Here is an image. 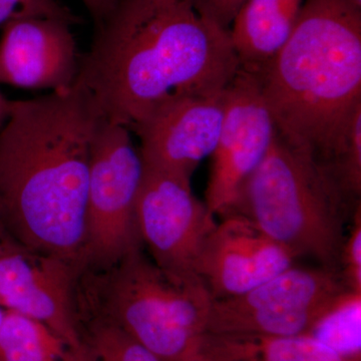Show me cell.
Listing matches in <instances>:
<instances>
[{
  "label": "cell",
  "instance_id": "cell-1",
  "mask_svg": "<svg viewBox=\"0 0 361 361\" xmlns=\"http://www.w3.org/2000/svg\"><path fill=\"white\" fill-rule=\"evenodd\" d=\"M103 120L77 80L68 90L11 102L0 130V226L14 243L82 271L90 154Z\"/></svg>",
  "mask_w": 361,
  "mask_h": 361
},
{
  "label": "cell",
  "instance_id": "cell-2",
  "mask_svg": "<svg viewBox=\"0 0 361 361\" xmlns=\"http://www.w3.org/2000/svg\"><path fill=\"white\" fill-rule=\"evenodd\" d=\"M239 68L229 30L185 0H116L94 25L78 80L104 120L130 130L169 97L225 90Z\"/></svg>",
  "mask_w": 361,
  "mask_h": 361
},
{
  "label": "cell",
  "instance_id": "cell-3",
  "mask_svg": "<svg viewBox=\"0 0 361 361\" xmlns=\"http://www.w3.org/2000/svg\"><path fill=\"white\" fill-rule=\"evenodd\" d=\"M256 75L280 139L334 168L361 110V8L304 0L286 44Z\"/></svg>",
  "mask_w": 361,
  "mask_h": 361
},
{
  "label": "cell",
  "instance_id": "cell-4",
  "mask_svg": "<svg viewBox=\"0 0 361 361\" xmlns=\"http://www.w3.org/2000/svg\"><path fill=\"white\" fill-rule=\"evenodd\" d=\"M360 204L329 167L291 148L275 133L269 151L228 214L252 221L296 259L312 258L338 270L346 225Z\"/></svg>",
  "mask_w": 361,
  "mask_h": 361
},
{
  "label": "cell",
  "instance_id": "cell-5",
  "mask_svg": "<svg viewBox=\"0 0 361 361\" xmlns=\"http://www.w3.org/2000/svg\"><path fill=\"white\" fill-rule=\"evenodd\" d=\"M94 273L96 317L120 327L161 361L198 355L213 303L200 279L169 274L142 249Z\"/></svg>",
  "mask_w": 361,
  "mask_h": 361
},
{
  "label": "cell",
  "instance_id": "cell-6",
  "mask_svg": "<svg viewBox=\"0 0 361 361\" xmlns=\"http://www.w3.org/2000/svg\"><path fill=\"white\" fill-rule=\"evenodd\" d=\"M142 161L127 128L102 121L92 142L85 205L84 273L102 272L142 249L135 205Z\"/></svg>",
  "mask_w": 361,
  "mask_h": 361
},
{
  "label": "cell",
  "instance_id": "cell-7",
  "mask_svg": "<svg viewBox=\"0 0 361 361\" xmlns=\"http://www.w3.org/2000/svg\"><path fill=\"white\" fill-rule=\"evenodd\" d=\"M349 291L353 290L338 270L292 265L246 293L213 300L207 332L270 337L308 334Z\"/></svg>",
  "mask_w": 361,
  "mask_h": 361
},
{
  "label": "cell",
  "instance_id": "cell-8",
  "mask_svg": "<svg viewBox=\"0 0 361 361\" xmlns=\"http://www.w3.org/2000/svg\"><path fill=\"white\" fill-rule=\"evenodd\" d=\"M135 217L142 246L156 265L173 276L200 279L197 263L217 221L193 194L191 180L144 167Z\"/></svg>",
  "mask_w": 361,
  "mask_h": 361
},
{
  "label": "cell",
  "instance_id": "cell-9",
  "mask_svg": "<svg viewBox=\"0 0 361 361\" xmlns=\"http://www.w3.org/2000/svg\"><path fill=\"white\" fill-rule=\"evenodd\" d=\"M82 274L71 261L28 250L11 239L0 254V306L42 323L92 360L78 325Z\"/></svg>",
  "mask_w": 361,
  "mask_h": 361
},
{
  "label": "cell",
  "instance_id": "cell-10",
  "mask_svg": "<svg viewBox=\"0 0 361 361\" xmlns=\"http://www.w3.org/2000/svg\"><path fill=\"white\" fill-rule=\"evenodd\" d=\"M274 121L255 73L239 68L226 87L224 116L205 192L215 216L231 210L240 190L260 165L274 139Z\"/></svg>",
  "mask_w": 361,
  "mask_h": 361
},
{
  "label": "cell",
  "instance_id": "cell-11",
  "mask_svg": "<svg viewBox=\"0 0 361 361\" xmlns=\"http://www.w3.org/2000/svg\"><path fill=\"white\" fill-rule=\"evenodd\" d=\"M226 89L210 94H176L157 104L130 132L139 137L142 166L191 180L217 145Z\"/></svg>",
  "mask_w": 361,
  "mask_h": 361
},
{
  "label": "cell",
  "instance_id": "cell-12",
  "mask_svg": "<svg viewBox=\"0 0 361 361\" xmlns=\"http://www.w3.org/2000/svg\"><path fill=\"white\" fill-rule=\"evenodd\" d=\"M295 260L252 221L227 214L207 238L196 273L213 300H222L252 290Z\"/></svg>",
  "mask_w": 361,
  "mask_h": 361
},
{
  "label": "cell",
  "instance_id": "cell-13",
  "mask_svg": "<svg viewBox=\"0 0 361 361\" xmlns=\"http://www.w3.org/2000/svg\"><path fill=\"white\" fill-rule=\"evenodd\" d=\"M71 26L54 18H21L2 26L0 84L51 92L73 87L82 56Z\"/></svg>",
  "mask_w": 361,
  "mask_h": 361
},
{
  "label": "cell",
  "instance_id": "cell-14",
  "mask_svg": "<svg viewBox=\"0 0 361 361\" xmlns=\"http://www.w3.org/2000/svg\"><path fill=\"white\" fill-rule=\"evenodd\" d=\"M304 0H246L230 26L240 68L261 73L293 32Z\"/></svg>",
  "mask_w": 361,
  "mask_h": 361
},
{
  "label": "cell",
  "instance_id": "cell-15",
  "mask_svg": "<svg viewBox=\"0 0 361 361\" xmlns=\"http://www.w3.org/2000/svg\"><path fill=\"white\" fill-rule=\"evenodd\" d=\"M0 361H92L44 324L6 311L0 325Z\"/></svg>",
  "mask_w": 361,
  "mask_h": 361
},
{
  "label": "cell",
  "instance_id": "cell-16",
  "mask_svg": "<svg viewBox=\"0 0 361 361\" xmlns=\"http://www.w3.org/2000/svg\"><path fill=\"white\" fill-rule=\"evenodd\" d=\"M235 361H361L346 357L317 341L303 334L295 336H237Z\"/></svg>",
  "mask_w": 361,
  "mask_h": 361
},
{
  "label": "cell",
  "instance_id": "cell-17",
  "mask_svg": "<svg viewBox=\"0 0 361 361\" xmlns=\"http://www.w3.org/2000/svg\"><path fill=\"white\" fill-rule=\"evenodd\" d=\"M308 336L339 355L361 358V292H348L315 323Z\"/></svg>",
  "mask_w": 361,
  "mask_h": 361
},
{
  "label": "cell",
  "instance_id": "cell-18",
  "mask_svg": "<svg viewBox=\"0 0 361 361\" xmlns=\"http://www.w3.org/2000/svg\"><path fill=\"white\" fill-rule=\"evenodd\" d=\"M89 349L96 361H161L113 323L96 317L90 327Z\"/></svg>",
  "mask_w": 361,
  "mask_h": 361
},
{
  "label": "cell",
  "instance_id": "cell-19",
  "mask_svg": "<svg viewBox=\"0 0 361 361\" xmlns=\"http://www.w3.org/2000/svg\"><path fill=\"white\" fill-rule=\"evenodd\" d=\"M21 18H54L71 25L84 23L58 0H0V26Z\"/></svg>",
  "mask_w": 361,
  "mask_h": 361
},
{
  "label": "cell",
  "instance_id": "cell-20",
  "mask_svg": "<svg viewBox=\"0 0 361 361\" xmlns=\"http://www.w3.org/2000/svg\"><path fill=\"white\" fill-rule=\"evenodd\" d=\"M332 172L341 183L342 187L351 199L360 201L361 195V110L357 111L350 132L348 144Z\"/></svg>",
  "mask_w": 361,
  "mask_h": 361
},
{
  "label": "cell",
  "instance_id": "cell-21",
  "mask_svg": "<svg viewBox=\"0 0 361 361\" xmlns=\"http://www.w3.org/2000/svg\"><path fill=\"white\" fill-rule=\"evenodd\" d=\"M350 229L342 245L339 273L350 290L361 292V204L351 218Z\"/></svg>",
  "mask_w": 361,
  "mask_h": 361
},
{
  "label": "cell",
  "instance_id": "cell-22",
  "mask_svg": "<svg viewBox=\"0 0 361 361\" xmlns=\"http://www.w3.org/2000/svg\"><path fill=\"white\" fill-rule=\"evenodd\" d=\"M202 18L229 30L232 21L246 0H185Z\"/></svg>",
  "mask_w": 361,
  "mask_h": 361
},
{
  "label": "cell",
  "instance_id": "cell-23",
  "mask_svg": "<svg viewBox=\"0 0 361 361\" xmlns=\"http://www.w3.org/2000/svg\"><path fill=\"white\" fill-rule=\"evenodd\" d=\"M82 1L84 2L85 6L92 16L94 25H97L110 16L116 6V0H82Z\"/></svg>",
  "mask_w": 361,
  "mask_h": 361
},
{
  "label": "cell",
  "instance_id": "cell-24",
  "mask_svg": "<svg viewBox=\"0 0 361 361\" xmlns=\"http://www.w3.org/2000/svg\"><path fill=\"white\" fill-rule=\"evenodd\" d=\"M9 106H11V102L7 101L6 97L2 96L1 92H0V125H1L4 121L7 120V116H8L9 113Z\"/></svg>",
  "mask_w": 361,
  "mask_h": 361
},
{
  "label": "cell",
  "instance_id": "cell-25",
  "mask_svg": "<svg viewBox=\"0 0 361 361\" xmlns=\"http://www.w3.org/2000/svg\"><path fill=\"white\" fill-rule=\"evenodd\" d=\"M8 236L6 234V232L2 229L1 226H0V254L4 251V247H6L7 242L9 241Z\"/></svg>",
  "mask_w": 361,
  "mask_h": 361
},
{
  "label": "cell",
  "instance_id": "cell-26",
  "mask_svg": "<svg viewBox=\"0 0 361 361\" xmlns=\"http://www.w3.org/2000/svg\"><path fill=\"white\" fill-rule=\"evenodd\" d=\"M6 310L4 308H2L0 306V325H1L2 322H4V315H6Z\"/></svg>",
  "mask_w": 361,
  "mask_h": 361
},
{
  "label": "cell",
  "instance_id": "cell-27",
  "mask_svg": "<svg viewBox=\"0 0 361 361\" xmlns=\"http://www.w3.org/2000/svg\"><path fill=\"white\" fill-rule=\"evenodd\" d=\"M350 1L353 2L356 7L361 8V0H350Z\"/></svg>",
  "mask_w": 361,
  "mask_h": 361
},
{
  "label": "cell",
  "instance_id": "cell-28",
  "mask_svg": "<svg viewBox=\"0 0 361 361\" xmlns=\"http://www.w3.org/2000/svg\"><path fill=\"white\" fill-rule=\"evenodd\" d=\"M183 361H204V360H201V358L198 357V356H194V357L189 358V360H183Z\"/></svg>",
  "mask_w": 361,
  "mask_h": 361
},
{
  "label": "cell",
  "instance_id": "cell-29",
  "mask_svg": "<svg viewBox=\"0 0 361 361\" xmlns=\"http://www.w3.org/2000/svg\"><path fill=\"white\" fill-rule=\"evenodd\" d=\"M165 1H177V0H165Z\"/></svg>",
  "mask_w": 361,
  "mask_h": 361
}]
</instances>
